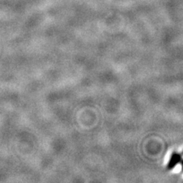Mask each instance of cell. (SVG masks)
<instances>
[{"mask_svg": "<svg viewBox=\"0 0 183 183\" xmlns=\"http://www.w3.org/2000/svg\"><path fill=\"white\" fill-rule=\"evenodd\" d=\"M182 162V155L180 153H178L174 152L172 154V156L170 157V160L168 163V166H167V168L168 170H172V169L175 168L176 166L179 164V163Z\"/></svg>", "mask_w": 183, "mask_h": 183, "instance_id": "6da1fadb", "label": "cell"}]
</instances>
